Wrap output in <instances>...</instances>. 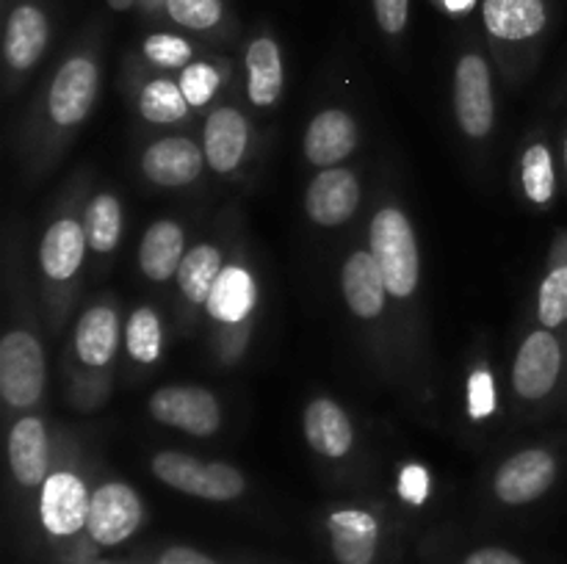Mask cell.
Segmentation results:
<instances>
[{"label":"cell","mask_w":567,"mask_h":564,"mask_svg":"<svg viewBox=\"0 0 567 564\" xmlns=\"http://www.w3.org/2000/svg\"><path fill=\"white\" fill-rule=\"evenodd\" d=\"M369 241L371 254L377 258L382 276H385L388 293L396 299L413 296L421 276V254L408 213L391 208V205L377 210L369 227Z\"/></svg>","instance_id":"1"},{"label":"cell","mask_w":567,"mask_h":564,"mask_svg":"<svg viewBox=\"0 0 567 564\" xmlns=\"http://www.w3.org/2000/svg\"><path fill=\"white\" fill-rule=\"evenodd\" d=\"M150 470L166 487L203 501H236L247 492V479L227 462H208L183 451H158L150 459Z\"/></svg>","instance_id":"2"},{"label":"cell","mask_w":567,"mask_h":564,"mask_svg":"<svg viewBox=\"0 0 567 564\" xmlns=\"http://www.w3.org/2000/svg\"><path fill=\"white\" fill-rule=\"evenodd\" d=\"M48 382L42 343L25 330H11L0 341V393L14 409H28L42 398Z\"/></svg>","instance_id":"3"},{"label":"cell","mask_w":567,"mask_h":564,"mask_svg":"<svg viewBox=\"0 0 567 564\" xmlns=\"http://www.w3.org/2000/svg\"><path fill=\"white\" fill-rule=\"evenodd\" d=\"M454 114L468 138H487L496 122L491 64L480 50H465L454 66Z\"/></svg>","instance_id":"4"},{"label":"cell","mask_w":567,"mask_h":564,"mask_svg":"<svg viewBox=\"0 0 567 564\" xmlns=\"http://www.w3.org/2000/svg\"><path fill=\"white\" fill-rule=\"evenodd\" d=\"M150 415L158 424L181 429L192 437H214L221 429L219 398L199 385L161 387L147 401Z\"/></svg>","instance_id":"5"},{"label":"cell","mask_w":567,"mask_h":564,"mask_svg":"<svg viewBox=\"0 0 567 564\" xmlns=\"http://www.w3.org/2000/svg\"><path fill=\"white\" fill-rule=\"evenodd\" d=\"M100 88L97 61L75 53L59 66L48 92V114L59 127H75L92 114Z\"/></svg>","instance_id":"6"},{"label":"cell","mask_w":567,"mask_h":564,"mask_svg":"<svg viewBox=\"0 0 567 564\" xmlns=\"http://www.w3.org/2000/svg\"><path fill=\"white\" fill-rule=\"evenodd\" d=\"M142 520V498L125 481H105L92 492L86 531L97 545H120L136 534Z\"/></svg>","instance_id":"7"},{"label":"cell","mask_w":567,"mask_h":564,"mask_svg":"<svg viewBox=\"0 0 567 564\" xmlns=\"http://www.w3.org/2000/svg\"><path fill=\"white\" fill-rule=\"evenodd\" d=\"M559 473V462L548 448H526V451L513 453L502 462L493 479L498 501L509 506H524V503L537 501L554 487Z\"/></svg>","instance_id":"8"},{"label":"cell","mask_w":567,"mask_h":564,"mask_svg":"<svg viewBox=\"0 0 567 564\" xmlns=\"http://www.w3.org/2000/svg\"><path fill=\"white\" fill-rule=\"evenodd\" d=\"M563 343L554 330H535L524 337L513 365L515 393L526 401H540L554 393L563 376Z\"/></svg>","instance_id":"9"},{"label":"cell","mask_w":567,"mask_h":564,"mask_svg":"<svg viewBox=\"0 0 567 564\" xmlns=\"http://www.w3.org/2000/svg\"><path fill=\"white\" fill-rule=\"evenodd\" d=\"M482 25L504 48L535 44L551 25V0H482Z\"/></svg>","instance_id":"10"},{"label":"cell","mask_w":567,"mask_h":564,"mask_svg":"<svg viewBox=\"0 0 567 564\" xmlns=\"http://www.w3.org/2000/svg\"><path fill=\"white\" fill-rule=\"evenodd\" d=\"M89 501L92 495L86 492L81 476L70 470H55L39 492V518L53 536H72L86 529Z\"/></svg>","instance_id":"11"},{"label":"cell","mask_w":567,"mask_h":564,"mask_svg":"<svg viewBox=\"0 0 567 564\" xmlns=\"http://www.w3.org/2000/svg\"><path fill=\"white\" fill-rule=\"evenodd\" d=\"M50 42L48 11L37 0H20L9 9L3 31V59L14 72L39 64Z\"/></svg>","instance_id":"12"},{"label":"cell","mask_w":567,"mask_h":564,"mask_svg":"<svg viewBox=\"0 0 567 564\" xmlns=\"http://www.w3.org/2000/svg\"><path fill=\"white\" fill-rule=\"evenodd\" d=\"M360 205V182L352 169L332 166L319 171L305 191V213L319 227L347 224Z\"/></svg>","instance_id":"13"},{"label":"cell","mask_w":567,"mask_h":564,"mask_svg":"<svg viewBox=\"0 0 567 564\" xmlns=\"http://www.w3.org/2000/svg\"><path fill=\"white\" fill-rule=\"evenodd\" d=\"M205 149L186 136H166L150 144L142 155V171L150 182L164 188H183L203 171Z\"/></svg>","instance_id":"14"},{"label":"cell","mask_w":567,"mask_h":564,"mask_svg":"<svg viewBox=\"0 0 567 564\" xmlns=\"http://www.w3.org/2000/svg\"><path fill=\"white\" fill-rule=\"evenodd\" d=\"M358 147V122L341 108H327L310 119L305 130V158L319 169H332Z\"/></svg>","instance_id":"15"},{"label":"cell","mask_w":567,"mask_h":564,"mask_svg":"<svg viewBox=\"0 0 567 564\" xmlns=\"http://www.w3.org/2000/svg\"><path fill=\"white\" fill-rule=\"evenodd\" d=\"M249 147V122L233 105H221L205 122L203 149L205 160L219 175H230L241 166L244 155Z\"/></svg>","instance_id":"16"},{"label":"cell","mask_w":567,"mask_h":564,"mask_svg":"<svg viewBox=\"0 0 567 564\" xmlns=\"http://www.w3.org/2000/svg\"><path fill=\"white\" fill-rule=\"evenodd\" d=\"M332 556L338 564H374L380 547V520L365 509H338L327 518Z\"/></svg>","instance_id":"17"},{"label":"cell","mask_w":567,"mask_h":564,"mask_svg":"<svg viewBox=\"0 0 567 564\" xmlns=\"http://www.w3.org/2000/svg\"><path fill=\"white\" fill-rule=\"evenodd\" d=\"M341 288L343 299H347V307L352 310L358 318L371 321L380 318L382 310H385V296L388 285L385 276H382L380 263L371 254V249H354L347 258L341 271Z\"/></svg>","instance_id":"18"},{"label":"cell","mask_w":567,"mask_h":564,"mask_svg":"<svg viewBox=\"0 0 567 564\" xmlns=\"http://www.w3.org/2000/svg\"><path fill=\"white\" fill-rule=\"evenodd\" d=\"M305 440L319 457L343 459L354 446V426L343 407L332 398H313L302 415Z\"/></svg>","instance_id":"19"},{"label":"cell","mask_w":567,"mask_h":564,"mask_svg":"<svg viewBox=\"0 0 567 564\" xmlns=\"http://www.w3.org/2000/svg\"><path fill=\"white\" fill-rule=\"evenodd\" d=\"M50 442L48 429L33 415H22L9 431V464L22 487H39L48 481Z\"/></svg>","instance_id":"20"},{"label":"cell","mask_w":567,"mask_h":564,"mask_svg":"<svg viewBox=\"0 0 567 564\" xmlns=\"http://www.w3.org/2000/svg\"><path fill=\"white\" fill-rule=\"evenodd\" d=\"M86 243V227L81 221L70 219V216L53 221L39 243V265H42L44 276L53 282L72 280L83 263Z\"/></svg>","instance_id":"21"},{"label":"cell","mask_w":567,"mask_h":564,"mask_svg":"<svg viewBox=\"0 0 567 564\" xmlns=\"http://www.w3.org/2000/svg\"><path fill=\"white\" fill-rule=\"evenodd\" d=\"M244 66H247V94L252 105H258V108L275 105L282 94V83H286L282 50L277 39L269 33L255 36L244 53Z\"/></svg>","instance_id":"22"},{"label":"cell","mask_w":567,"mask_h":564,"mask_svg":"<svg viewBox=\"0 0 567 564\" xmlns=\"http://www.w3.org/2000/svg\"><path fill=\"white\" fill-rule=\"evenodd\" d=\"M186 232L177 221L158 219L147 227L138 247V265L144 276L153 282H166L177 276L183 258H186Z\"/></svg>","instance_id":"23"},{"label":"cell","mask_w":567,"mask_h":564,"mask_svg":"<svg viewBox=\"0 0 567 564\" xmlns=\"http://www.w3.org/2000/svg\"><path fill=\"white\" fill-rule=\"evenodd\" d=\"M120 346V318L109 304H94L75 326V352L89 368H103L114 359Z\"/></svg>","instance_id":"24"},{"label":"cell","mask_w":567,"mask_h":564,"mask_svg":"<svg viewBox=\"0 0 567 564\" xmlns=\"http://www.w3.org/2000/svg\"><path fill=\"white\" fill-rule=\"evenodd\" d=\"M255 299H258V288H255L252 274L241 265H225L205 307H208L210 318L221 321V324H241L252 313Z\"/></svg>","instance_id":"25"},{"label":"cell","mask_w":567,"mask_h":564,"mask_svg":"<svg viewBox=\"0 0 567 564\" xmlns=\"http://www.w3.org/2000/svg\"><path fill=\"white\" fill-rule=\"evenodd\" d=\"M537 318L546 330L567 324V230H559L548 254V271L537 293Z\"/></svg>","instance_id":"26"},{"label":"cell","mask_w":567,"mask_h":564,"mask_svg":"<svg viewBox=\"0 0 567 564\" xmlns=\"http://www.w3.org/2000/svg\"><path fill=\"white\" fill-rule=\"evenodd\" d=\"M221 260L225 258H221V252L214 243H199L192 252H186L181 269H177V288H181V293L188 302H208L216 280H219V274L225 271V263H221Z\"/></svg>","instance_id":"27"},{"label":"cell","mask_w":567,"mask_h":564,"mask_svg":"<svg viewBox=\"0 0 567 564\" xmlns=\"http://www.w3.org/2000/svg\"><path fill=\"white\" fill-rule=\"evenodd\" d=\"M188 100L183 94L181 83L169 81V77H155V81L144 83L142 94H138V111L153 125H175V122L186 119Z\"/></svg>","instance_id":"28"},{"label":"cell","mask_w":567,"mask_h":564,"mask_svg":"<svg viewBox=\"0 0 567 564\" xmlns=\"http://www.w3.org/2000/svg\"><path fill=\"white\" fill-rule=\"evenodd\" d=\"M86 241L94 252L109 254L120 247L122 238V205L114 194H97L86 205Z\"/></svg>","instance_id":"29"},{"label":"cell","mask_w":567,"mask_h":564,"mask_svg":"<svg viewBox=\"0 0 567 564\" xmlns=\"http://www.w3.org/2000/svg\"><path fill=\"white\" fill-rule=\"evenodd\" d=\"M520 182L529 202L548 205L557 197V169H554L551 149L543 142L529 144L520 158Z\"/></svg>","instance_id":"30"},{"label":"cell","mask_w":567,"mask_h":564,"mask_svg":"<svg viewBox=\"0 0 567 564\" xmlns=\"http://www.w3.org/2000/svg\"><path fill=\"white\" fill-rule=\"evenodd\" d=\"M161 341H164V332H161V318L153 307H138L133 310L131 318L125 326V346L136 363L153 365L161 357Z\"/></svg>","instance_id":"31"},{"label":"cell","mask_w":567,"mask_h":564,"mask_svg":"<svg viewBox=\"0 0 567 564\" xmlns=\"http://www.w3.org/2000/svg\"><path fill=\"white\" fill-rule=\"evenodd\" d=\"M166 17L194 33H210L225 22V0H164Z\"/></svg>","instance_id":"32"},{"label":"cell","mask_w":567,"mask_h":564,"mask_svg":"<svg viewBox=\"0 0 567 564\" xmlns=\"http://www.w3.org/2000/svg\"><path fill=\"white\" fill-rule=\"evenodd\" d=\"M142 53L161 70H186L194 59L192 42L177 33H150L142 44Z\"/></svg>","instance_id":"33"},{"label":"cell","mask_w":567,"mask_h":564,"mask_svg":"<svg viewBox=\"0 0 567 564\" xmlns=\"http://www.w3.org/2000/svg\"><path fill=\"white\" fill-rule=\"evenodd\" d=\"M177 83H181L188 105H192V108H203V105L214 97L216 88H219L221 75L210 61H192L186 70H181V81Z\"/></svg>","instance_id":"34"},{"label":"cell","mask_w":567,"mask_h":564,"mask_svg":"<svg viewBox=\"0 0 567 564\" xmlns=\"http://www.w3.org/2000/svg\"><path fill=\"white\" fill-rule=\"evenodd\" d=\"M374 20L385 36H402L410 22V0H371Z\"/></svg>","instance_id":"35"},{"label":"cell","mask_w":567,"mask_h":564,"mask_svg":"<svg viewBox=\"0 0 567 564\" xmlns=\"http://www.w3.org/2000/svg\"><path fill=\"white\" fill-rule=\"evenodd\" d=\"M468 407L471 415L476 420L493 415V407H496V393H493V376L487 368L474 370L468 382Z\"/></svg>","instance_id":"36"},{"label":"cell","mask_w":567,"mask_h":564,"mask_svg":"<svg viewBox=\"0 0 567 564\" xmlns=\"http://www.w3.org/2000/svg\"><path fill=\"white\" fill-rule=\"evenodd\" d=\"M399 492H402L404 501H410L413 506H421L426 501V492H430V476H426V470L421 464H408L402 470Z\"/></svg>","instance_id":"37"},{"label":"cell","mask_w":567,"mask_h":564,"mask_svg":"<svg viewBox=\"0 0 567 564\" xmlns=\"http://www.w3.org/2000/svg\"><path fill=\"white\" fill-rule=\"evenodd\" d=\"M155 564H219V562H214L208 553L197 551V547L175 545V547H166Z\"/></svg>","instance_id":"38"},{"label":"cell","mask_w":567,"mask_h":564,"mask_svg":"<svg viewBox=\"0 0 567 564\" xmlns=\"http://www.w3.org/2000/svg\"><path fill=\"white\" fill-rule=\"evenodd\" d=\"M463 564H524V558L504 547H480L471 556H465Z\"/></svg>","instance_id":"39"},{"label":"cell","mask_w":567,"mask_h":564,"mask_svg":"<svg viewBox=\"0 0 567 564\" xmlns=\"http://www.w3.org/2000/svg\"><path fill=\"white\" fill-rule=\"evenodd\" d=\"M432 3L441 11H449V14H468L476 0H432Z\"/></svg>","instance_id":"40"},{"label":"cell","mask_w":567,"mask_h":564,"mask_svg":"<svg viewBox=\"0 0 567 564\" xmlns=\"http://www.w3.org/2000/svg\"><path fill=\"white\" fill-rule=\"evenodd\" d=\"M563 164H565V175H567V133H565V142H563Z\"/></svg>","instance_id":"41"},{"label":"cell","mask_w":567,"mask_h":564,"mask_svg":"<svg viewBox=\"0 0 567 564\" xmlns=\"http://www.w3.org/2000/svg\"><path fill=\"white\" fill-rule=\"evenodd\" d=\"M144 3H158V0H144Z\"/></svg>","instance_id":"42"}]
</instances>
